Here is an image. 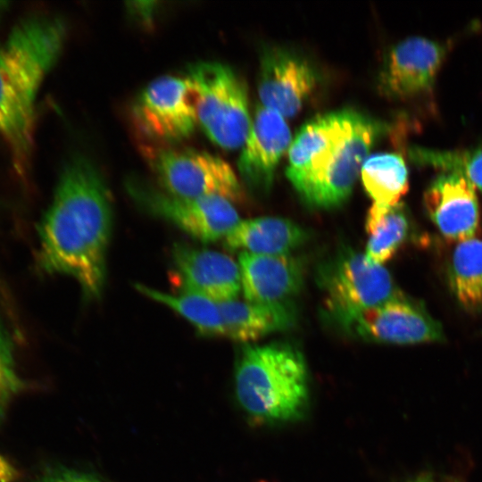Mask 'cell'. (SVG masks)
<instances>
[{"label":"cell","instance_id":"cell-9","mask_svg":"<svg viewBox=\"0 0 482 482\" xmlns=\"http://www.w3.org/2000/svg\"><path fill=\"white\" fill-rule=\"evenodd\" d=\"M127 190L145 212L203 242L226 237L240 221L231 201L220 195L179 197L134 179L127 182Z\"/></svg>","mask_w":482,"mask_h":482},{"label":"cell","instance_id":"cell-12","mask_svg":"<svg viewBox=\"0 0 482 482\" xmlns=\"http://www.w3.org/2000/svg\"><path fill=\"white\" fill-rule=\"evenodd\" d=\"M445 50L444 45L422 37L400 41L384 59L378 77L380 90L388 96L405 97L430 88Z\"/></svg>","mask_w":482,"mask_h":482},{"label":"cell","instance_id":"cell-28","mask_svg":"<svg viewBox=\"0 0 482 482\" xmlns=\"http://www.w3.org/2000/svg\"><path fill=\"white\" fill-rule=\"evenodd\" d=\"M6 406L3 405L0 403V420L1 419L3 418V415L4 413V409H5Z\"/></svg>","mask_w":482,"mask_h":482},{"label":"cell","instance_id":"cell-16","mask_svg":"<svg viewBox=\"0 0 482 482\" xmlns=\"http://www.w3.org/2000/svg\"><path fill=\"white\" fill-rule=\"evenodd\" d=\"M241 289L246 301L288 303L301 289L303 264L294 256L242 252L238 259Z\"/></svg>","mask_w":482,"mask_h":482},{"label":"cell","instance_id":"cell-13","mask_svg":"<svg viewBox=\"0 0 482 482\" xmlns=\"http://www.w3.org/2000/svg\"><path fill=\"white\" fill-rule=\"evenodd\" d=\"M171 258L183 292L220 303L236 299L241 290L239 266L222 253L176 244Z\"/></svg>","mask_w":482,"mask_h":482},{"label":"cell","instance_id":"cell-5","mask_svg":"<svg viewBox=\"0 0 482 482\" xmlns=\"http://www.w3.org/2000/svg\"><path fill=\"white\" fill-rule=\"evenodd\" d=\"M187 77L197 93V124L219 146L231 150L244 145L251 127L245 86L228 65L198 62Z\"/></svg>","mask_w":482,"mask_h":482},{"label":"cell","instance_id":"cell-27","mask_svg":"<svg viewBox=\"0 0 482 482\" xmlns=\"http://www.w3.org/2000/svg\"><path fill=\"white\" fill-rule=\"evenodd\" d=\"M408 482H456L452 479L441 478L432 473H422Z\"/></svg>","mask_w":482,"mask_h":482},{"label":"cell","instance_id":"cell-19","mask_svg":"<svg viewBox=\"0 0 482 482\" xmlns=\"http://www.w3.org/2000/svg\"><path fill=\"white\" fill-rule=\"evenodd\" d=\"M365 229L369 234L365 255L382 264L391 259L409 235L410 223L403 204H373L368 211Z\"/></svg>","mask_w":482,"mask_h":482},{"label":"cell","instance_id":"cell-4","mask_svg":"<svg viewBox=\"0 0 482 482\" xmlns=\"http://www.w3.org/2000/svg\"><path fill=\"white\" fill-rule=\"evenodd\" d=\"M235 385L242 408L261 421L295 420L308 406L306 363L289 344L245 346L237 364Z\"/></svg>","mask_w":482,"mask_h":482},{"label":"cell","instance_id":"cell-22","mask_svg":"<svg viewBox=\"0 0 482 482\" xmlns=\"http://www.w3.org/2000/svg\"><path fill=\"white\" fill-rule=\"evenodd\" d=\"M137 290L148 298L172 309L204 336H225L221 313L217 302L201 295L182 292L179 295L146 287L135 285Z\"/></svg>","mask_w":482,"mask_h":482},{"label":"cell","instance_id":"cell-24","mask_svg":"<svg viewBox=\"0 0 482 482\" xmlns=\"http://www.w3.org/2000/svg\"><path fill=\"white\" fill-rule=\"evenodd\" d=\"M22 387L14 359L12 337L0 317V403L6 406Z\"/></svg>","mask_w":482,"mask_h":482},{"label":"cell","instance_id":"cell-15","mask_svg":"<svg viewBox=\"0 0 482 482\" xmlns=\"http://www.w3.org/2000/svg\"><path fill=\"white\" fill-rule=\"evenodd\" d=\"M291 142V132L284 117L271 109L258 106L238 160L239 171L249 186L269 190L275 169Z\"/></svg>","mask_w":482,"mask_h":482},{"label":"cell","instance_id":"cell-23","mask_svg":"<svg viewBox=\"0 0 482 482\" xmlns=\"http://www.w3.org/2000/svg\"><path fill=\"white\" fill-rule=\"evenodd\" d=\"M411 154L417 162L463 176L474 188L482 192V145L464 151H436L414 147Z\"/></svg>","mask_w":482,"mask_h":482},{"label":"cell","instance_id":"cell-18","mask_svg":"<svg viewBox=\"0 0 482 482\" xmlns=\"http://www.w3.org/2000/svg\"><path fill=\"white\" fill-rule=\"evenodd\" d=\"M225 337L240 342L255 341L291 327L295 312L289 303H260L237 299L218 303Z\"/></svg>","mask_w":482,"mask_h":482},{"label":"cell","instance_id":"cell-3","mask_svg":"<svg viewBox=\"0 0 482 482\" xmlns=\"http://www.w3.org/2000/svg\"><path fill=\"white\" fill-rule=\"evenodd\" d=\"M65 38L63 21L35 15L19 21L0 45V136L21 173L30 164L37 96Z\"/></svg>","mask_w":482,"mask_h":482},{"label":"cell","instance_id":"cell-14","mask_svg":"<svg viewBox=\"0 0 482 482\" xmlns=\"http://www.w3.org/2000/svg\"><path fill=\"white\" fill-rule=\"evenodd\" d=\"M424 205L432 222L447 239L464 242L474 238L479 208L473 186L461 175L438 176L424 194Z\"/></svg>","mask_w":482,"mask_h":482},{"label":"cell","instance_id":"cell-21","mask_svg":"<svg viewBox=\"0 0 482 482\" xmlns=\"http://www.w3.org/2000/svg\"><path fill=\"white\" fill-rule=\"evenodd\" d=\"M361 175L367 193L377 204H398L409 187L406 164L396 154L369 156L362 164Z\"/></svg>","mask_w":482,"mask_h":482},{"label":"cell","instance_id":"cell-7","mask_svg":"<svg viewBox=\"0 0 482 482\" xmlns=\"http://www.w3.org/2000/svg\"><path fill=\"white\" fill-rule=\"evenodd\" d=\"M196 104L195 87L187 76H162L151 81L133 101L132 124L151 143H179L196 127Z\"/></svg>","mask_w":482,"mask_h":482},{"label":"cell","instance_id":"cell-10","mask_svg":"<svg viewBox=\"0 0 482 482\" xmlns=\"http://www.w3.org/2000/svg\"><path fill=\"white\" fill-rule=\"evenodd\" d=\"M341 327L362 338L380 343L411 345L445 339L441 324L422 304L402 293L357 313Z\"/></svg>","mask_w":482,"mask_h":482},{"label":"cell","instance_id":"cell-6","mask_svg":"<svg viewBox=\"0 0 482 482\" xmlns=\"http://www.w3.org/2000/svg\"><path fill=\"white\" fill-rule=\"evenodd\" d=\"M318 282L327 315L340 326L401 294L385 267L349 248L320 268Z\"/></svg>","mask_w":482,"mask_h":482},{"label":"cell","instance_id":"cell-20","mask_svg":"<svg viewBox=\"0 0 482 482\" xmlns=\"http://www.w3.org/2000/svg\"><path fill=\"white\" fill-rule=\"evenodd\" d=\"M449 280L454 296L469 312H482V240L459 243L451 258Z\"/></svg>","mask_w":482,"mask_h":482},{"label":"cell","instance_id":"cell-2","mask_svg":"<svg viewBox=\"0 0 482 482\" xmlns=\"http://www.w3.org/2000/svg\"><path fill=\"white\" fill-rule=\"evenodd\" d=\"M384 124L352 109L330 112L305 123L288 149L287 175L303 201L329 209L351 195Z\"/></svg>","mask_w":482,"mask_h":482},{"label":"cell","instance_id":"cell-17","mask_svg":"<svg viewBox=\"0 0 482 482\" xmlns=\"http://www.w3.org/2000/svg\"><path fill=\"white\" fill-rule=\"evenodd\" d=\"M306 231L284 218L261 217L239 223L226 236L225 245L232 250L263 255H286L307 238Z\"/></svg>","mask_w":482,"mask_h":482},{"label":"cell","instance_id":"cell-26","mask_svg":"<svg viewBox=\"0 0 482 482\" xmlns=\"http://www.w3.org/2000/svg\"><path fill=\"white\" fill-rule=\"evenodd\" d=\"M21 474L18 469L0 454V482H17Z\"/></svg>","mask_w":482,"mask_h":482},{"label":"cell","instance_id":"cell-11","mask_svg":"<svg viewBox=\"0 0 482 482\" xmlns=\"http://www.w3.org/2000/svg\"><path fill=\"white\" fill-rule=\"evenodd\" d=\"M317 73L303 57L271 47L261 58L258 93L262 105L283 117L299 112L317 83Z\"/></svg>","mask_w":482,"mask_h":482},{"label":"cell","instance_id":"cell-8","mask_svg":"<svg viewBox=\"0 0 482 482\" xmlns=\"http://www.w3.org/2000/svg\"><path fill=\"white\" fill-rule=\"evenodd\" d=\"M147 149L150 166L162 190L170 195L195 198L220 195L230 201L242 198L238 179L219 156L195 149Z\"/></svg>","mask_w":482,"mask_h":482},{"label":"cell","instance_id":"cell-1","mask_svg":"<svg viewBox=\"0 0 482 482\" xmlns=\"http://www.w3.org/2000/svg\"><path fill=\"white\" fill-rule=\"evenodd\" d=\"M112 224V197L102 174L87 158H72L39 226L41 269L74 278L87 298H98Z\"/></svg>","mask_w":482,"mask_h":482},{"label":"cell","instance_id":"cell-25","mask_svg":"<svg viewBox=\"0 0 482 482\" xmlns=\"http://www.w3.org/2000/svg\"><path fill=\"white\" fill-rule=\"evenodd\" d=\"M33 482H102L89 475L70 470H56L46 472Z\"/></svg>","mask_w":482,"mask_h":482}]
</instances>
